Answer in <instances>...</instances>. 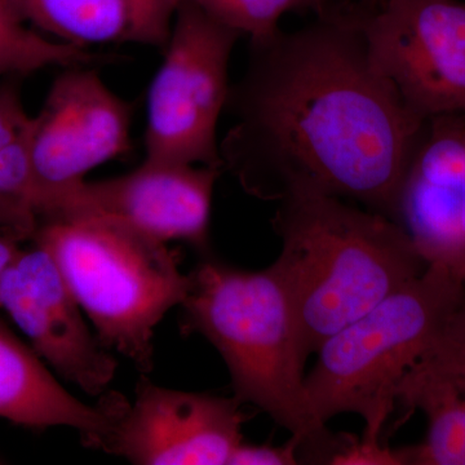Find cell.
<instances>
[{
	"label": "cell",
	"instance_id": "6da1fadb",
	"mask_svg": "<svg viewBox=\"0 0 465 465\" xmlns=\"http://www.w3.org/2000/svg\"><path fill=\"white\" fill-rule=\"evenodd\" d=\"M225 113L223 166L251 197L339 198L391 220L427 124L370 56L362 11L330 5L295 32L250 39Z\"/></svg>",
	"mask_w": 465,
	"mask_h": 465
},
{
	"label": "cell",
	"instance_id": "7a4b0ae2",
	"mask_svg": "<svg viewBox=\"0 0 465 465\" xmlns=\"http://www.w3.org/2000/svg\"><path fill=\"white\" fill-rule=\"evenodd\" d=\"M272 226L282 247L271 268L289 296L307 360L427 268L400 225L339 198L278 202Z\"/></svg>",
	"mask_w": 465,
	"mask_h": 465
},
{
	"label": "cell",
	"instance_id": "3957f363",
	"mask_svg": "<svg viewBox=\"0 0 465 465\" xmlns=\"http://www.w3.org/2000/svg\"><path fill=\"white\" fill-rule=\"evenodd\" d=\"M189 274L183 333H200L219 351L235 399L289 430L311 463H326L336 436L312 410L298 323L273 269L241 271L210 252Z\"/></svg>",
	"mask_w": 465,
	"mask_h": 465
},
{
	"label": "cell",
	"instance_id": "277c9868",
	"mask_svg": "<svg viewBox=\"0 0 465 465\" xmlns=\"http://www.w3.org/2000/svg\"><path fill=\"white\" fill-rule=\"evenodd\" d=\"M33 242L50 251L104 347L152 372L155 329L191 287L179 253L104 215L41 222Z\"/></svg>",
	"mask_w": 465,
	"mask_h": 465
},
{
	"label": "cell",
	"instance_id": "5b68a950",
	"mask_svg": "<svg viewBox=\"0 0 465 465\" xmlns=\"http://www.w3.org/2000/svg\"><path fill=\"white\" fill-rule=\"evenodd\" d=\"M464 308L465 283L442 266L427 265L411 282L324 341L305 378L318 420L326 424L353 412L365 420L362 439L382 442L400 381Z\"/></svg>",
	"mask_w": 465,
	"mask_h": 465
},
{
	"label": "cell",
	"instance_id": "8992f818",
	"mask_svg": "<svg viewBox=\"0 0 465 465\" xmlns=\"http://www.w3.org/2000/svg\"><path fill=\"white\" fill-rule=\"evenodd\" d=\"M242 36L192 0L183 3L149 88L146 161L224 170L217 124L231 88L229 63Z\"/></svg>",
	"mask_w": 465,
	"mask_h": 465
},
{
	"label": "cell",
	"instance_id": "52a82bcc",
	"mask_svg": "<svg viewBox=\"0 0 465 465\" xmlns=\"http://www.w3.org/2000/svg\"><path fill=\"white\" fill-rule=\"evenodd\" d=\"M362 29L376 67L415 114L465 115V3L382 0L362 11Z\"/></svg>",
	"mask_w": 465,
	"mask_h": 465
},
{
	"label": "cell",
	"instance_id": "ba28073f",
	"mask_svg": "<svg viewBox=\"0 0 465 465\" xmlns=\"http://www.w3.org/2000/svg\"><path fill=\"white\" fill-rule=\"evenodd\" d=\"M133 114V104L87 66L67 67L54 79L35 115L33 208L38 219H50L85 174L131 148Z\"/></svg>",
	"mask_w": 465,
	"mask_h": 465
},
{
	"label": "cell",
	"instance_id": "9c48e42d",
	"mask_svg": "<svg viewBox=\"0 0 465 465\" xmlns=\"http://www.w3.org/2000/svg\"><path fill=\"white\" fill-rule=\"evenodd\" d=\"M0 309L58 376L87 396L110 391L118 360L91 331L87 317L50 251L34 242L0 277Z\"/></svg>",
	"mask_w": 465,
	"mask_h": 465
},
{
	"label": "cell",
	"instance_id": "30bf717a",
	"mask_svg": "<svg viewBox=\"0 0 465 465\" xmlns=\"http://www.w3.org/2000/svg\"><path fill=\"white\" fill-rule=\"evenodd\" d=\"M242 405L161 387L143 374L103 451L140 465H229L243 440Z\"/></svg>",
	"mask_w": 465,
	"mask_h": 465
},
{
	"label": "cell",
	"instance_id": "8fae6325",
	"mask_svg": "<svg viewBox=\"0 0 465 465\" xmlns=\"http://www.w3.org/2000/svg\"><path fill=\"white\" fill-rule=\"evenodd\" d=\"M222 173L219 167L145 159L133 173L94 183L84 180L69 189L50 220L114 217L155 240L183 241L207 255L211 206Z\"/></svg>",
	"mask_w": 465,
	"mask_h": 465
},
{
	"label": "cell",
	"instance_id": "7c38bea8",
	"mask_svg": "<svg viewBox=\"0 0 465 465\" xmlns=\"http://www.w3.org/2000/svg\"><path fill=\"white\" fill-rule=\"evenodd\" d=\"M391 220L425 264L442 266L465 283V115L427 119Z\"/></svg>",
	"mask_w": 465,
	"mask_h": 465
},
{
	"label": "cell",
	"instance_id": "4fadbf2b",
	"mask_svg": "<svg viewBox=\"0 0 465 465\" xmlns=\"http://www.w3.org/2000/svg\"><path fill=\"white\" fill-rule=\"evenodd\" d=\"M127 405L114 391L92 405L76 399L0 317V418L33 430L72 428L85 448L103 450Z\"/></svg>",
	"mask_w": 465,
	"mask_h": 465
},
{
	"label": "cell",
	"instance_id": "5bb4252c",
	"mask_svg": "<svg viewBox=\"0 0 465 465\" xmlns=\"http://www.w3.org/2000/svg\"><path fill=\"white\" fill-rule=\"evenodd\" d=\"M396 402L427 418L414 465H465V308L400 381Z\"/></svg>",
	"mask_w": 465,
	"mask_h": 465
},
{
	"label": "cell",
	"instance_id": "9a60e30c",
	"mask_svg": "<svg viewBox=\"0 0 465 465\" xmlns=\"http://www.w3.org/2000/svg\"><path fill=\"white\" fill-rule=\"evenodd\" d=\"M186 0H7L23 23L64 43L150 45L166 50L174 17Z\"/></svg>",
	"mask_w": 465,
	"mask_h": 465
},
{
	"label": "cell",
	"instance_id": "2e32d148",
	"mask_svg": "<svg viewBox=\"0 0 465 465\" xmlns=\"http://www.w3.org/2000/svg\"><path fill=\"white\" fill-rule=\"evenodd\" d=\"M24 24L7 0H0V76H26L48 66H91L114 61L112 56L91 54L87 48L52 42Z\"/></svg>",
	"mask_w": 465,
	"mask_h": 465
},
{
	"label": "cell",
	"instance_id": "e0dca14e",
	"mask_svg": "<svg viewBox=\"0 0 465 465\" xmlns=\"http://www.w3.org/2000/svg\"><path fill=\"white\" fill-rule=\"evenodd\" d=\"M219 23L250 39L264 38L280 30L281 18L299 9L321 12L327 0H192Z\"/></svg>",
	"mask_w": 465,
	"mask_h": 465
},
{
	"label": "cell",
	"instance_id": "ac0fdd59",
	"mask_svg": "<svg viewBox=\"0 0 465 465\" xmlns=\"http://www.w3.org/2000/svg\"><path fill=\"white\" fill-rule=\"evenodd\" d=\"M36 118L32 116L20 134L0 149V195L15 206L34 213L33 142Z\"/></svg>",
	"mask_w": 465,
	"mask_h": 465
},
{
	"label": "cell",
	"instance_id": "d6986e66",
	"mask_svg": "<svg viewBox=\"0 0 465 465\" xmlns=\"http://www.w3.org/2000/svg\"><path fill=\"white\" fill-rule=\"evenodd\" d=\"M25 76L11 74L0 81V149L14 142L29 124L30 118L24 109L23 82Z\"/></svg>",
	"mask_w": 465,
	"mask_h": 465
},
{
	"label": "cell",
	"instance_id": "ffe728a7",
	"mask_svg": "<svg viewBox=\"0 0 465 465\" xmlns=\"http://www.w3.org/2000/svg\"><path fill=\"white\" fill-rule=\"evenodd\" d=\"M299 440L291 437L283 446L272 443H240L232 452L229 465H293L302 463L299 458Z\"/></svg>",
	"mask_w": 465,
	"mask_h": 465
},
{
	"label": "cell",
	"instance_id": "44dd1931",
	"mask_svg": "<svg viewBox=\"0 0 465 465\" xmlns=\"http://www.w3.org/2000/svg\"><path fill=\"white\" fill-rule=\"evenodd\" d=\"M39 228L35 213L15 206L0 195V232L11 235L18 242L32 240Z\"/></svg>",
	"mask_w": 465,
	"mask_h": 465
},
{
	"label": "cell",
	"instance_id": "7402d4cb",
	"mask_svg": "<svg viewBox=\"0 0 465 465\" xmlns=\"http://www.w3.org/2000/svg\"><path fill=\"white\" fill-rule=\"evenodd\" d=\"M20 242L12 238L11 235L0 232V277L7 271L9 265L20 253Z\"/></svg>",
	"mask_w": 465,
	"mask_h": 465
}]
</instances>
